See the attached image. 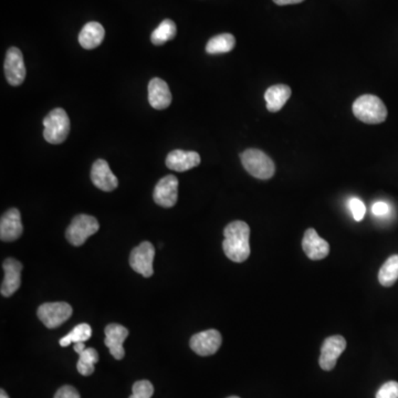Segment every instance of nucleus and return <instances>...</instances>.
<instances>
[{"mask_svg": "<svg viewBox=\"0 0 398 398\" xmlns=\"http://www.w3.org/2000/svg\"><path fill=\"white\" fill-rule=\"evenodd\" d=\"M0 398H9V396L7 395V393L4 389H1L0 391Z\"/></svg>", "mask_w": 398, "mask_h": 398, "instance_id": "33", "label": "nucleus"}, {"mask_svg": "<svg viewBox=\"0 0 398 398\" xmlns=\"http://www.w3.org/2000/svg\"><path fill=\"white\" fill-rule=\"evenodd\" d=\"M154 201L164 208L174 207L177 203L178 179L176 176L167 175L162 178L154 189Z\"/></svg>", "mask_w": 398, "mask_h": 398, "instance_id": "11", "label": "nucleus"}, {"mask_svg": "<svg viewBox=\"0 0 398 398\" xmlns=\"http://www.w3.org/2000/svg\"><path fill=\"white\" fill-rule=\"evenodd\" d=\"M4 68H5L6 79L10 85L18 87L25 81V61H23V52L18 48L13 47L8 49Z\"/></svg>", "mask_w": 398, "mask_h": 398, "instance_id": "8", "label": "nucleus"}, {"mask_svg": "<svg viewBox=\"0 0 398 398\" xmlns=\"http://www.w3.org/2000/svg\"><path fill=\"white\" fill-rule=\"evenodd\" d=\"M55 398H81L79 392L70 385L62 386L61 389H58Z\"/></svg>", "mask_w": 398, "mask_h": 398, "instance_id": "29", "label": "nucleus"}, {"mask_svg": "<svg viewBox=\"0 0 398 398\" xmlns=\"http://www.w3.org/2000/svg\"><path fill=\"white\" fill-rule=\"evenodd\" d=\"M372 211L375 216H385L389 214V206L384 201H377L372 207Z\"/></svg>", "mask_w": 398, "mask_h": 398, "instance_id": "30", "label": "nucleus"}, {"mask_svg": "<svg viewBox=\"0 0 398 398\" xmlns=\"http://www.w3.org/2000/svg\"><path fill=\"white\" fill-rule=\"evenodd\" d=\"M228 398H239V397H237V396H231V397H228Z\"/></svg>", "mask_w": 398, "mask_h": 398, "instance_id": "34", "label": "nucleus"}, {"mask_svg": "<svg viewBox=\"0 0 398 398\" xmlns=\"http://www.w3.org/2000/svg\"><path fill=\"white\" fill-rule=\"evenodd\" d=\"M302 248L311 260H322L330 253V245L327 240L320 237L313 228L305 230L302 239Z\"/></svg>", "mask_w": 398, "mask_h": 398, "instance_id": "15", "label": "nucleus"}, {"mask_svg": "<svg viewBox=\"0 0 398 398\" xmlns=\"http://www.w3.org/2000/svg\"><path fill=\"white\" fill-rule=\"evenodd\" d=\"M177 33L175 23L173 20L165 19L162 21L161 25L154 30L151 36L152 43L155 46H162L169 40L174 39Z\"/></svg>", "mask_w": 398, "mask_h": 398, "instance_id": "23", "label": "nucleus"}, {"mask_svg": "<svg viewBox=\"0 0 398 398\" xmlns=\"http://www.w3.org/2000/svg\"><path fill=\"white\" fill-rule=\"evenodd\" d=\"M87 349L85 347V342H79V343H75V347H73V350L77 352L78 354L81 353V352L85 351Z\"/></svg>", "mask_w": 398, "mask_h": 398, "instance_id": "32", "label": "nucleus"}, {"mask_svg": "<svg viewBox=\"0 0 398 398\" xmlns=\"http://www.w3.org/2000/svg\"><path fill=\"white\" fill-rule=\"evenodd\" d=\"M201 156L197 152L175 150L166 157V166L175 172H186L201 164Z\"/></svg>", "mask_w": 398, "mask_h": 398, "instance_id": "17", "label": "nucleus"}, {"mask_svg": "<svg viewBox=\"0 0 398 398\" xmlns=\"http://www.w3.org/2000/svg\"><path fill=\"white\" fill-rule=\"evenodd\" d=\"M376 398H398L397 382L391 381L384 384L376 393Z\"/></svg>", "mask_w": 398, "mask_h": 398, "instance_id": "27", "label": "nucleus"}, {"mask_svg": "<svg viewBox=\"0 0 398 398\" xmlns=\"http://www.w3.org/2000/svg\"><path fill=\"white\" fill-rule=\"evenodd\" d=\"M99 362V353L93 347H87L79 354L77 370L81 375L90 376L93 374L94 364Z\"/></svg>", "mask_w": 398, "mask_h": 398, "instance_id": "24", "label": "nucleus"}, {"mask_svg": "<svg viewBox=\"0 0 398 398\" xmlns=\"http://www.w3.org/2000/svg\"><path fill=\"white\" fill-rule=\"evenodd\" d=\"M91 181L103 192H112L119 186L117 176L112 173L109 163L104 159H98L92 166Z\"/></svg>", "mask_w": 398, "mask_h": 398, "instance_id": "16", "label": "nucleus"}, {"mask_svg": "<svg viewBox=\"0 0 398 398\" xmlns=\"http://www.w3.org/2000/svg\"><path fill=\"white\" fill-rule=\"evenodd\" d=\"M104 332H105L104 344L109 347L110 353L115 360L123 359L125 355L123 343L129 337V330L120 324L112 323L105 328Z\"/></svg>", "mask_w": 398, "mask_h": 398, "instance_id": "14", "label": "nucleus"}, {"mask_svg": "<svg viewBox=\"0 0 398 398\" xmlns=\"http://www.w3.org/2000/svg\"><path fill=\"white\" fill-rule=\"evenodd\" d=\"M277 5L286 6V5H295V4H300L305 0H273Z\"/></svg>", "mask_w": 398, "mask_h": 398, "instance_id": "31", "label": "nucleus"}, {"mask_svg": "<svg viewBox=\"0 0 398 398\" xmlns=\"http://www.w3.org/2000/svg\"><path fill=\"white\" fill-rule=\"evenodd\" d=\"M155 258V248L149 241H144L134 248L130 256V265L134 271L145 278L153 276V263Z\"/></svg>", "mask_w": 398, "mask_h": 398, "instance_id": "7", "label": "nucleus"}, {"mask_svg": "<svg viewBox=\"0 0 398 398\" xmlns=\"http://www.w3.org/2000/svg\"><path fill=\"white\" fill-rule=\"evenodd\" d=\"M72 312L73 310L67 302H51L40 305L38 318L48 329H56L70 319Z\"/></svg>", "mask_w": 398, "mask_h": 398, "instance_id": "6", "label": "nucleus"}, {"mask_svg": "<svg viewBox=\"0 0 398 398\" xmlns=\"http://www.w3.org/2000/svg\"><path fill=\"white\" fill-rule=\"evenodd\" d=\"M353 113L360 121L366 124L383 123L387 117L385 104L376 95L364 94L353 104Z\"/></svg>", "mask_w": 398, "mask_h": 398, "instance_id": "2", "label": "nucleus"}, {"mask_svg": "<svg viewBox=\"0 0 398 398\" xmlns=\"http://www.w3.org/2000/svg\"><path fill=\"white\" fill-rule=\"evenodd\" d=\"M240 159L246 171L258 179H269L275 175V163L260 150H247L240 154Z\"/></svg>", "mask_w": 398, "mask_h": 398, "instance_id": "3", "label": "nucleus"}, {"mask_svg": "<svg viewBox=\"0 0 398 398\" xmlns=\"http://www.w3.org/2000/svg\"><path fill=\"white\" fill-rule=\"evenodd\" d=\"M223 249L228 259L234 263H243L250 256V228L245 221L230 223L224 230Z\"/></svg>", "mask_w": 398, "mask_h": 398, "instance_id": "1", "label": "nucleus"}, {"mask_svg": "<svg viewBox=\"0 0 398 398\" xmlns=\"http://www.w3.org/2000/svg\"><path fill=\"white\" fill-rule=\"evenodd\" d=\"M104 36H105V30L103 26L97 21H91L82 28L79 35V43L85 49H95L101 45Z\"/></svg>", "mask_w": 398, "mask_h": 398, "instance_id": "19", "label": "nucleus"}, {"mask_svg": "<svg viewBox=\"0 0 398 398\" xmlns=\"http://www.w3.org/2000/svg\"><path fill=\"white\" fill-rule=\"evenodd\" d=\"M99 228L97 218L82 214L72 219L71 224L66 231V237L72 246L80 247L87 241L90 236L97 234Z\"/></svg>", "mask_w": 398, "mask_h": 398, "instance_id": "5", "label": "nucleus"}, {"mask_svg": "<svg viewBox=\"0 0 398 398\" xmlns=\"http://www.w3.org/2000/svg\"><path fill=\"white\" fill-rule=\"evenodd\" d=\"M398 279V255L391 256L382 266L379 281L383 287H392Z\"/></svg>", "mask_w": 398, "mask_h": 398, "instance_id": "22", "label": "nucleus"}, {"mask_svg": "<svg viewBox=\"0 0 398 398\" xmlns=\"http://www.w3.org/2000/svg\"><path fill=\"white\" fill-rule=\"evenodd\" d=\"M236 39L231 33H221L215 36L208 41L206 45V51L209 55H219V53H227L235 48Z\"/></svg>", "mask_w": 398, "mask_h": 398, "instance_id": "21", "label": "nucleus"}, {"mask_svg": "<svg viewBox=\"0 0 398 398\" xmlns=\"http://www.w3.org/2000/svg\"><path fill=\"white\" fill-rule=\"evenodd\" d=\"M154 394L153 384L150 381H139L134 383L132 395L129 398H151Z\"/></svg>", "mask_w": 398, "mask_h": 398, "instance_id": "26", "label": "nucleus"}, {"mask_svg": "<svg viewBox=\"0 0 398 398\" xmlns=\"http://www.w3.org/2000/svg\"><path fill=\"white\" fill-rule=\"evenodd\" d=\"M92 337V329L88 323L78 324L77 327L73 328L69 334L60 340V345L62 347H69L71 343H79V342L88 341Z\"/></svg>", "mask_w": 398, "mask_h": 398, "instance_id": "25", "label": "nucleus"}, {"mask_svg": "<svg viewBox=\"0 0 398 398\" xmlns=\"http://www.w3.org/2000/svg\"><path fill=\"white\" fill-rule=\"evenodd\" d=\"M221 334L217 330H207L193 335L191 339V349L198 355H214L221 349Z\"/></svg>", "mask_w": 398, "mask_h": 398, "instance_id": "10", "label": "nucleus"}, {"mask_svg": "<svg viewBox=\"0 0 398 398\" xmlns=\"http://www.w3.org/2000/svg\"><path fill=\"white\" fill-rule=\"evenodd\" d=\"M5 278L1 283V295L4 297L13 295L21 285V271H23V263L14 258H8L3 263Z\"/></svg>", "mask_w": 398, "mask_h": 398, "instance_id": "12", "label": "nucleus"}, {"mask_svg": "<svg viewBox=\"0 0 398 398\" xmlns=\"http://www.w3.org/2000/svg\"><path fill=\"white\" fill-rule=\"evenodd\" d=\"M23 227L21 215L17 208H10L1 216L0 221V239L3 241H15L23 235Z\"/></svg>", "mask_w": 398, "mask_h": 398, "instance_id": "13", "label": "nucleus"}, {"mask_svg": "<svg viewBox=\"0 0 398 398\" xmlns=\"http://www.w3.org/2000/svg\"><path fill=\"white\" fill-rule=\"evenodd\" d=\"M347 349V341L341 335L328 337L322 345L319 363L324 371H331L337 365V359Z\"/></svg>", "mask_w": 398, "mask_h": 398, "instance_id": "9", "label": "nucleus"}, {"mask_svg": "<svg viewBox=\"0 0 398 398\" xmlns=\"http://www.w3.org/2000/svg\"><path fill=\"white\" fill-rule=\"evenodd\" d=\"M350 209H351L352 215L356 221H361L366 214V207L363 201L359 198H352L350 201Z\"/></svg>", "mask_w": 398, "mask_h": 398, "instance_id": "28", "label": "nucleus"}, {"mask_svg": "<svg viewBox=\"0 0 398 398\" xmlns=\"http://www.w3.org/2000/svg\"><path fill=\"white\" fill-rule=\"evenodd\" d=\"M291 97V89L286 85H272L266 91L265 100L267 102L268 111L276 113L285 107L288 100Z\"/></svg>", "mask_w": 398, "mask_h": 398, "instance_id": "20", "label": "nucleus"}, {"mask_svg": "<svg viewBox=\"0 0 398 398\" xmlns=\"http://www.w3.org/2000/svg\"><path fill=\"white\" fill-rule=\"evenodd\" d=\"M43 137L50 144H61L67 140L70 132V119L61 108L52 110L43 119Z\"/></svg>", "mask_w": 398, "mask_h": 398, "instance_id": "4", "label": "nucleus"}, {"mask_svg": "<svg viewBox=\"0 0 398 398\" xmlns=\"http://www.w3.org/2000/svg\"><path fill=\"white\" fill-rule=\"evenodd\" d=\"M172 93L169 85L159 78H154L149 83V102L155 110H165L171 105Z\"/></svg>", "mask_w": 398, "mask_h": 398, "instance_id": "18", "label": "nucleus"}]
</instances>
